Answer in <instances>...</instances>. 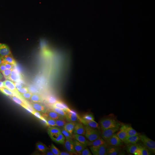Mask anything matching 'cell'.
<instances>
[{"label": "cell", "instance_id": "1", "mask_svg": "<svg viewBox=\"0 0 155 155\" xmlns=\"http://www.w3.org/2000/svg\"><path fill=\"white\" fill-rule=\"evenodd\" d=\"M102 130L107 129L120 127L119 122L115 117L110 116L102 119L100 122Z\"/></svg>", "mask_w": 155, "mask_h": 155}, {"label": "cell", "instance_id": "2", "mask_svg": "<svg viewBox=\"0 0 155 155\" xmlns=\"http://www.w3.org/2000/svg\"><path fill=\"white\" fill-rule=\"evenodd\" d=\"M2 82L3 87L11 91L15 96L20 98L25 103H27L23 99L24 98L21 96V94L17 90L13 82L7 80Z\"/></svg>", "mask_w": 155, "mask_h": 155}, {"label": "cell", "instance_id": "3", "mask_svg": "<svg viewBox=\"0 0 155 155\" xmlns=\"http://www.w3.org/2000/svg\"><path fill=\"white\" fill-rule=\"evenodd\" d=\"M85 129V136L90 141H93L100 137L99 132L95 128L86 126Z\"/></svg>", "mask_w": 155, "mask_h": 155}, {"label": "cell", "instance_id": "4", "mask_svg": "<svg viewBox=\"0 0 155 155\" xmlns=\"http://www.w3.org/2000/svg\"><path fill=\"white\" fill-rule=\"evenodd\" d=\"M140 140L144 145L151 152L155 153V142L145 135H139Z\"/></svg>", "mask_w": 155, "mask_h": 155}, {"label": "cell", "instance_id": "5", "mask_svg": "<svg viewBox=\"0 0 155 155\" xmlns=\"http://www.w3.org/2000/svg\"><path fill=\"white\" fill-rule=\"evenodd\" d=\"M107 144H104L96 146H91L90 149L93 155H106Z\"/></svg>", "mask_w": 155, "mask_h": 155}, {"label": "cell", "instance_id": "6", "mask_svg": "<svg viewBox=\"0 0 155 155\" xmlns=\"http://www.w3.org/2000/svg\"><path fill=\"white\" fill-rule=\"evenodd\" d=\"M106 142V143L110 145L119 146L123 144V142L117 136V134L114 133L107 140Z\"/></svg>", "mask_w": 155, "mask_h": 155}, {"label": "cell", "instance_id": "7", "mask_svg": "<svg viewBox=\"0 0 155 155\" xmlns=\"http://www.w3.org/2000/svg\"><path fill=\"white\" fill-rule=\"evenodd\" d=\"M120 127L109 128L102 130V138L105 141L118 131Z\"/></svg>", "mask_w": 155, "mask_h": 155}, {"label": "cell", "instance_id": "8", "mask_svg": "<svg viewBox=\"0 0 155 155\" xmlns=\"http://www.w3.org/2000/svg\"><path fill=\"white\" fill-rule=\"evenodd\" d=\"M80 117L75 111L70 110L69 111L66 112L65 118L69 122H74L79 121Z\"/></svg>", "mask_w": 155, "mask_h": 155}, {"label": "cell", "instance_id": "9", "mask_svg": "<svg viewBox=\"0 0 155 155\" xmlns=\"http://www.w3.org/2000/svg\"><path fill=\"white\" fill-rule=\"evenodd\" d=\"M120 130L125 131L127 135H139L140 134L137 132L130 125L128 124H123L121 125Z\"/></svg>", "mask_w": 155, "mask_h": 155}, {"label": "cell", "instance_id": "10", "mask_svg": "<svg viewBox=\"0 0 155 155\" xmlns=\"http://www.w3.org/2000/svg\"><path fill=\"white\" fill-rule=\"evenodd\" d=\"M64 144L65 148L68 152L77 153L74 149L73 141L71 139H66Z\"/></svg>", "mask_w": 155, "mask_h": 155}, {"label": "cell", "instance_id": "11", "mask_svg": "<svg viewBox=\"0 0 155 155\" xmlns=\"http://www.w3.org/2000/svg\"><path fill=\"white\" fill-rule=\"evenodd\" d=\"M61 132L59 128L55 126H50L48 129V134L52 140Z\"/></svg>", "mask_w": 155, "mask_h": 155}, {"label": "cell", "instance_id": "12", "mask_svg": "<svg viewBox=\"0 0 155 155\" xmlns=\"http://www.w3.org/2000/svg\"><path fill=\"white\" fill-rule=\"evenodd\" d=\"M79 121L83 124L86 126L91 127L99 129L100 126L99 124L94 120H87L80 117Z\"/></svg>", "mask_w": 155, "mask_h": 155}, {"label": "cell", "instance_id": "13", "mask_svg": "<svg viewBox=\"0 0 155 155\" xmlns=\"http://www.w3.org/2000/svg\"><path fill=\"white\" fill-rule=\"evenodd\" d=\"M11 54L9 47L6 44L0 43V57L2 58Z\"/></svg>", "mask_w": 155, "mask_h": 155}, {"label": "cell", "instance_id": "14", "mask_svg": "<svg viewBox=\"0 0 155 155\" xmlns=\"http://www.w3.org/2000/svg\"><path fill=\"white\" fill-rule=\"evenodd\" d=\"M73 132L74 133L85 135V127L81 123H75Z\"/></svg>", "mask_w": 155, "mask_h": 155}, {"label": "cell", "instance_id": "15", "mask_svg": "<svg viewBox=\"0 0 155 155\" xmlns=\"http://www.w3.org/2000/svg\"><path fill=\"white\" fill-rule=\"evenodd\" d=\"M139 135H127L123 142L127 144L137 143L140 140Z\"/></svg>", "mask_w": 155, "mask_h": 155}, {"label": "cell", "instance_id": "16", "mask_svg": "<svg viewBox=\"0 0 155 155\" xmlns=\"http://www.w3.org/2000/svg\"><path fill=\"white\" fill-rule=\"evenodd\" d=\"M73 142L75 150L76 153L81 154L82 151L87 146L85 145L80 142L75 140H74Z\"/></svg>", "mask_w": 155, "mask_h": 155}, {"label": "cell", "instance_id": "17", "mask_svg": "<svg viewBox=\"0 0 155 155\" xmlns=\"http://www.w3.org/2000/svg\"><path fill=\"white\" fill-rule=\"evenodd\" d=\"M119 150V148L117 146L110 145L106 148V155H116Z\"/></svg>", "mask_w": 155, "mask_h": 155}, {"label": "cell", "instance_id": "18", "mask_svg": "<svg viewBox=\"0 0 155 155\" xmlns=\"http://www.w3.org/2000/svg\"><path fill=\"white\" fill-rule=\"evenodd\" d=\"M31 105L34 110L37 111L45 113L46 111V110L44 106L42 104L38 103L31 102Z\"/></svg>", "mask_w": 155, "mask_h": 155}, {"label": "cell", "instance_id": "19", "mask_svg": "<svg viewBox=\"0 0 155 155\" xmlns=\"http://www.w3.org/2000/svg\"><path fill=\"white\" fill-rule=\"evenodd\" d=\"M104 144H107L106 141L100 137L92 142H89L88 146H96Z\"/></svg>", "mask_w": 155, "mask_h": 155}, {"label": "cell", "instance_id": "20", "mask_svg": "<svg viewBox=\"0 0 155 155\" xmlns=\"http://www.w3.org/2000/svg\"><path fill=\"white\" fill-rule=\"evenodd\" d=\"M73 136L74 138L78 142L86 146H88L89 141L82 135L74 133Z\"/></svg>", "mask_w": 155, "mask_h": 155}, {"label": "cell", "instance_id": "21", "mask_svg": "<svg viewBox=\"0 0 155 155\" xmlns=\"http://www.w3.org/2000/svg\"><path fill=\"white\" fill-rule=\"evenodd\" d=\"M53 107L59 108L66 112L69 111L70 110L64 103L57 101L53 104Z\"/></svg>", "mask_w": 155, "mask_h": 155}, {"label": "cell", "instance_id": "22", "mask_svg": "<svg viewBox=\"0 0 155 155\" xmlns=\"http://www.w3.org/2000/svg\"><path fill=\"white\" fill-rule=\"evenodd\" d=\"M127 144L125 147L126 151L128 153L133 154L139 146L138 144L136 143Z\"/></svg>", "mask_w": 155, "mask_h": 155}, {"label": "cell", "instance_id": "23", "mask_svg": "<svg viewBox=\"0 0 155 155\" xmlns=\"http://www.w3.org/2000/svg\"><path fill=\"white\" fill-rule=\"evenodd\" d=\"M75 123L73 122H69L66 123L63 127V128L72 135Z\"/></svg>", "mask_w": 155, "mask_h": 155}, {"label": "cell", "instance_id": "24", "mask_svg": "<svg viewBox=\"0 0 155 155\" xmlns=\"http://www.w3.org/2000/svg\"><path fill=\"white\" fill-rule=\"evenodd\" d=\"M52 140L56 143L62 144H64L65 141V137L61 132Z\"/></svg>", "mask_w": 155, "mask_h": 155}, {"label": "cell", "instance_id": "25", "mask_svg": "<svg viewBox=\"0 0 155 155\" xmlns=\"http://www.w3.org/2000/svg\"><path fill=\"white\" fill-rule=\"evenodd\" d=\"M138 148L140 150V155L151 154V152L144 145L139 144Z\"/></svg>", "mask_w": 155, "mask_h": 155}, {"label": "cell", "instance_id": "26", "mask_svg": "<svg viewBox=\"0 0 155 155\" xmlns=\"http://www.w3.org/2000/svg\"><path fill=\"white\" fill-rule=\"evenodd\" d=\"M3 61L7 62L13 65H16V63L11 55V54L5 56L2 58Z\"/></svg>", "mask_w": 155, "mask_h": 155}, {"label": "cell", "instance_id": "27", "mask_svg": "<svg viewBox=\"0 0 155 155\" xmlns=\"http://www.w3.org/2000/svg\"><path fill=\"white\" fill-rule=\"evenodd\" d=\"M48 115L49 117L54 119L64 118L57 113L54 110H51L49 111L48 113Z\"/></svg>", "mask_w": 155, "mask_h": 155}, {"label": "cell", "instance_id": "28", "mask_svg": "<svg viewBox=\"0 0 155 155\" xmlns=\"http://www.w3.org/2000/svg\"><path fill=\"white\" fill-rule=\"evenodd\" d=\"M10 97L13 101L17 104L20 105L24 108L26 105H26L21 100L15 95L10 96Z\"/></svg>", "mask_w": 155, "mask_h": 155}, {"label": "cell", "instance_id": "29", "mask_svg": "<svg viewBox=\"0 0 155 155\" xmlns=\"http://www.w3.org/2000/svg\"><path fill=\"white\" fill-rule=\"evenodd\" d=\"M21 77L20 74L17 75H10L9 76L5 78L6 80H10L12 82H16L19 81Z\"/></svg>", "mask_w": 155, "mask_h": 155}, {"label": "cell", "instance_id": "30", "mask_svg": "<svg viewBox=\"0 0 155 155\" xmlns=\"http://www.w3.org/2000/svg\"><path fill=\"white\" fill-rule=\"evenodd\" d=\"M37 149L43 153H44L48 149L47 147L41 142H38L36 144Z\"/></svg>", "mask_w": 155, "mask_h": 155}, {"label": "cell", "instance_id": "31", "mask_svg": "<svg viewBox=\"0 0 155 155\" xmlns=\"http://www.w3.org/2000/svg\"><path fill=\"white\" fill-rule=\"evenodd\" d=\"M116 134L118 137L123 142L127 136V133L125 131L122 130H120V131Z\"/></svg>", "mask_w": 155, "mask_h": 155}, {"label": "cell", "instance_id": "32", "mask_svg": "<svg viewBox=\"0 0 155 155\" xmlns=\"http://www.w3.org/2000/svg\"><path fill=\"white\" fill-rule=\"evenodd\" d=\"M30 99L32 101L34 102H40L42 101L41 97L37 94H32Z\"/></svg>", "mask_w": 155, "mask_h": 155}, {"label": "cell", "instance_id": "33", "mask_svg": "<svg viewBox=\"0 0 155 155\" xmlns=\"http://www.w3.org/2000/svg\"><path fill=\"white\" fill-rule=\"evenodd\" d=\"M0 91L7 96H11L14 95L11 91L4 87H0Z\"/></svg>", "mask_w": 155, "mask_h": 155}, {"label": "cell", "instance_id": "34", "mask_svg": "<svg viewBox=\"0 0 155 155\" xmlns=\"http://www.w3.org/2000/svg\"><path fill=\"white\" fill-rule=\"evenodd\" d=\"M53 110L56 112L57 113L65 118L66 112L63 110L57 107H53Z\"/></svg>", "mask_w": 155, "mask_h": 155}, {"label": "cell", "instance_id": "35", "mask_svg": "<svg viewBox=\"0 0 155 155\" xmlns=\"http://www.w3.org/2000/svg\"><path fill=\"white\" fill-rule=\"evenodd\" d=\"M56 126L59 127H64L66 123L64 119H55Z\"/></svg>", "mask_w": 155, "mask_h": 155}, {"label": "cell", "instance_id": "36", "mask_svg": "<svg viewBox=\"0 0 155 155\" xmlns=\"http://www.w3.org/2000/svg\"><path fill=\"white\" fill-rule=\"evenodd\" d=\"M50 150L55 155H59L60 151L54 145L52 144L51 145Z\"/></svg>", "mask_w": 155, "mask_h": 155}, {"label": "cell", "instance_id": "37", "mask_svg": "<svg viewBox=\"0 0 155 155\" xmlns=\"http://www.w3.org/2000/svg\"><path fill=\"white\" fill-rule=\"evenodd\" d=\"M61 133L65 136L66 139H72V135L65 130L63 128L61 130Z\"/></svg>", "mask_w": 155, "mask_h": 155}, {"label": "cell", "instance_id": "38", "mask_svg": "<svg viewBox=\"0 0 155 155\" xmlns=\"http://www.w3.org/2000/svg\"><path fill=\"white\" fill-rule=\"evenodd\" d=\"M46 120L48 125L51 126H56L55 119L49 117Z\"/></svg>", "mask_w": 155, "mask_h": 155}, {"label": "cell", "instance_id": "39", "mask_svg": "<svg viewBox=\"0 0 155 155\" xmlns=\"http://www.w3.org/2000/svg\"><path fill=\"white\" fill-rule=\"evenodd\" d=\"M83 119L87 120H94L93 115L91 113L87 114L82 117Z\"/></svg>", "mask_w": 155, "mask_h": 155}, {"label": "cell", "instance_id": "40", "mask_svg": "<svg viewBox=\"0 0 155 155\" xmlns=\"http://www.w3.org/2000/svg\"><path fill=\"white\" fill-rule=\"evenodd\" d=\"M13 69H6L4 71H1L5 78L9 76L10 74L11 71Z\"/></svg>", "mask_w": 155, "mask_h": 155}, {"label": "cell", "instance_id": "41", "mask_svg": "<svg viewBox=\"0 0 155 155\" xmlns=\"http://www.w3.org/2000/svg\"><path fill=\"white\" fill-rule=\"evenodd\" d=\"M47 101L49 104H53L55 103L57 101L56 98L53 96H50L47 99Z\"/></svg>", "mask_w": 155, "mask_h": 155}, {"label": "cell", "instance_id": "42", "mask_svg": "<svg viewBox=\"0 0 155 155\" xmlns=\"http://www.w3.org/2000/svg\"><path fill=\"white\" fill-rule=\"evenodd\" d=\"M20 94L21 96L23 98L27 99H30L32 94V93L29 92H28Z\"/></svg>", "mask_w": 155, "mask_h": 155}, {"label": "cell", "instance_id": "43", "mask_svg": "<svg viewBox=\"0 0 155 155\" xmlns=\"http://www.w3.org/2000/svg\"><path fill=\"white\" fill-rule=\"evenodd\" d=\"M18 91L20 94L24 93L29 92L28 88L26 87H22L17 89Z\"/></svg>", "mask_w": 155, "mask_h": 155}, {"label": "cell", "instance_id": "44", "mask_svg": "<svg viewBox=\"0 0 155 155\" xmlns=\"http://www.w3.org/2000/svg\"><path fill=\"white\" fill-rule=\"evenodd\" d=\"M82 155H92L90 152L87 148H85L82 152L81 154Z\"/></svg>", "mask_w": 155, "mask_h": 155}, {"label": "cell", "instance_id": "45", "mask_svg": "<svg viewBox=\"0 0 155 155\" xmlns=\"http://www.w3.org/2000/svg\"><path fill=\"white\" fill-rule=\"evenodd\" d=\"M31 113L36 117L40 119L41 120L43 117L41 115V114L38 111H35L34 110Z\"/></svg>", "mask_w": 155, "mask_h": 155}, {"label": "cell", "instance_id": "46", "mask_svg": "<svg viewBox=\"0 0 155 155\" xmlns=\"http://www.w3.org/2000/svg\"><path fill=\"white\" fill-rule=\"evenodd\" d=\"M3 62L4 64L6 69H13V65L6 61H3Z\"/></svg>", "mask_w": 155, "mask_h": 155}, {"label": "cell", "instance_id": "47", "mask_svg": "<svg viewBox=\"0 0 155 155\" xmlns=\"http://www.w3.org/2000/svg\"><path fill=\"white\" fill-rule=\"evenodd\" d=\"M16 88L17 89L23 87V86L20 83L18 82H14Z\"/></svg>", "mask_w": 155, "mask_h": 155}, {"label": "cell", "instance_id": "48", "mask_svg": "<svg viewBox=\"0 0 155 155\" xmlns=\"http://www.w3.org/2000/svg\"><path fill=\"white\" fill-rule=\"evenodd\" d=\"M6 69L5 65L3 62L0 65V71H1L5 70Z\"/></svg>", "mask_w": 155, "mask_h": 155}, {"label": "cell", "instance_id": "49", "mask_svg": "<svg viewBox=\"0 0 155 155\" xmlns=\"http://www.w3.org/2000/svg\"><path fill=\"white\" fill-rule=\"evenodd\" d=\"M73 153L70 152H60L59 155H70L73 154Z\"/></svg>", "mask_w": 155, "mask_h": 155}, {"label": "cell", "instance_id": "50", "mask_svg": "<svg viewBox=\"0 0 155 155\" xmlns=\"http://www.w3.org/2000/svg\"><path fill=\"white\" fill-rule=\"evenodd\" d=\"M45 155H54V154L51 150H49V149H48L44 153Z\"/></svg>", "mask_w": 155, "mask_h": 155}, {"label": "cell", "instance_id": "51", "mask_svg": "<svg viewBox=\"0 0 155 155\" xmlns=\"http://www.w3.org/2000/svg\"><path fill=\"white\" fill-rule=\"evenodd\" d=\"M19 74L17 71L13 69L11 71V75H17Z\"/></svg>", "mask_w": 155, "mask_h": 155}, {"label": "cell", "instance_id": "52", "mask_svg": "<svg viewBox=\"0 0 155 155\" xmlns=\"http://www.w3.org/2000/svg\"><path fill=\"white\" fill-rule=\"evenodd\" d=\"M3 60L2 58L0 57V65L2 63Z\"/></svg>", "mask_w": 155, "mask_h": 155}, {"label": "cell", "instance_id": "53", "mask_svg": "<svg viewBox=\"0 0 155 155\" xmlns=\"http://www.w3.org/2000/svg\"><path fill=\"white\" fill-rule=\"evenodd\" d=\"M3 77V76L1 73L0 72V81L2 79Z\"/></svg>", "mask_w": 155, "mask_h": 155}]
</instances>
